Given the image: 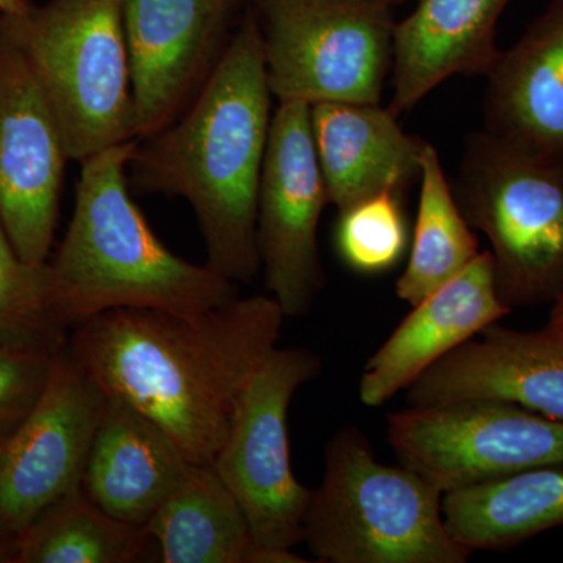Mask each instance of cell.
Here are the masks:
<instances>
[{"label": "cell", "instance_id": "obj_1", "mask_svg": "<svg viewBox=\"0 0 563 563\" xmlns=\"http://www.w3.org/2000/svg\"><path fill=\"white\" fill-rule=\"evenodd\" d=\"M284 320L262 295L201 313L118 309L70 329L65 347L107 395L158 422L192 463L210 465Z\"/></svg>", "mask_w": 563, "mask_h": 563}, {"label": "cell", "instance_id": "obj_2", "mask_svg": "<svg viewBox=\"0 0 563 563\" xmlns=\"http://www.w3.org/2000/svg\"><path fill=\"white\" fill-rule=\"evenodd\" d=\"M272 98L261 29L247 14L184 114L136 141L129 162L140 191L191 203L206 265L235 284H247L261 269L257 198Z\"/></svg>", "mask_w": 563, "mask_h": 563}, {"label": "cell", "instance_id": "obj_3", "mask_svg": "<svg viewBox=\"0 0 563 563\" xmlns=\"http://www.w3.org/2000/svg\"><path fill=\"white\" fill-rule=\"evenodd\" d=\"M136 140L81 162L76 207L49 269L52 320L63 331L118 309L201 313L239 296L235 282L192 265L155 236L125 172Z\"/></svg>", "mask_w": 563, "mask_h": 563}, {"label": "cell", "instance_id": "obj_4", "mask_svg": "<svg viewBox=\"0 0 563 563\" xmlns=\"http://www.w3.org/2000/svg\"><path fill=\"white\" fill-rule=\"evenodd\" d=\"M443 493L407 466L385 465L361 429L324 450L302 543L322 563H466L473 551L448 531Z\"/></svg>", "mask_w": 563, "mask_h": 563}, {"label": "cell", "instance_id": "obj_5", "mask_svg": "<svg viewBox=\"0 0 563 563\" xmlns=\"http://www.w3.org/2000/svg\"><path fill=\"white\" fill-rule=\"evenodd\" d=\"M463 218L492 244L504 306L563 296V158L507 143L487 131L463 144L451 181Z\"/></svg>", "mask_w": 563, "mask_h": 563}, {"label": "cell", "instance_id": "obj_6", "mask_svg": "<svg viewBox=\"0 0 563 563\" xmlns=\"http://www.w3.org/2000/svg\"><path fill=\"white\" fill-rule=\"evenodd\" d=\"M60 121L70 161L136 140L122 0H52L3 16Z\"/></svg>", "mask_w": 563, "mask_h": 563}, {"label": "cell", "instance_id": "obj_7", "mask_svg": "<svg viewBox=\"0 0 563 563\" xmlns=\"http://www.w3.org/2000/svg\"><path fill=\"white\" fill-rule=\"evenodd\" d=\"M277 102L380 103L395 57L387 0H254Z\"/></svg>", "mask_w": 563, "mask_h": 563}, {"label": "cell", "instance_id": "obj_8", "mask_svg": "<svg viewBox=\"0 0 563 563\" xmlns=\"http://www.w3.org/2000/svg\"><path fill=\"white\" fill-rule=\"evenodd\" d=\"M321 368L306 347H274L252 374L210 463L239 499L252 547L292 550L302 543L312 490L292 473L288 412L295 393Z\"/></svg>", "mask_w": 563, "mask_h": 563}, {"label": "cell", "instance_id": "obj_9", "mask_svg": "<svg viewBox=\"0 0 563 563\" xmlns=\"http://www.w3.org/2000/svg\"><path fill=\"white\" fill-rule=\"evenodd\" d=\"M387 442L443 495L563 463L562 421L496 399L409 406L388 415Z\"/></svg>", "mask_w": 563, "mask_h": 563}, {"label": "cell", "instance_id": "obj_10", "mask_svg": "<svg viewBox=\"0 0 563 563\" xmlns=\"http://www.w3.org/2000/svg\"><path fill=\"white\" fill-rule=\"evenodd\" d=\"M328 192L306 102L273 113L257 198V251L269 296L285 318L312 310L325 285L318 224Z\"/></svg>", "mask_w": 563, "mask_h": 563}, {"label": "cell", "instance_id": "obj_11", "mask_svg": "<svg viewBox=\"0 0 563 563\" xmlns=\"http://www.w3.org/2000/svg\"><path fill=\"white\" fill-rule=\"evenodd\" d=\"M106 404L107 393L63 346L31 413L0 444V536L18 540L51 504L80 487Z\"/></svg>", "mask_w": 563, "mask_h": 563}, {"label": "cell", "instance_id": "obj_12", "mask_svg": "<svg viewBox=\"0 0 563 563\" xmlns=\"http://www.w3.org/2000/svg\"><path fill=\"white\" fill-rule=\"evenodd\" d=\"M68 161L49 96L20 47L0 31V224L31 265L49 258Z\"/></svg>", "mask_w": 563, "mask_h": 563}, {"label": "cell", "instance_id": "obj_13", "mask_svg": "<svg viewBox=\"0 0 563 563\" xmlns=\"http://www.w3.org/2000/svg\"><path fill=\"white\" fill-rule=\"evenodd\" d=\"M235 0H122L136 140L172 124L217 65Z\"/></svg>", "mask_w": 563, "mask_h": 563}, {"label": "cell", "instance_id": "obj_14", "mask_svg": "<svg viewBox=\"0 0 563 563\" xmlns=\"http://www.w3.org/2000/svg\"><path fill=\"white\" fill-rule=\"evenodd\" d=\"M406 391L409 406L496 399L563 422V332L488 325Z\"/></svg>", "mask_w": 563, "mask_h": 563}, {"label": "cell", "instance_id": "obj_15", "mask_svg": "<svg viewBox=\"0 0 563 563\" xmlns=\"http://www.w3.org/2000/svg\"><path fill=\"white\" fill-rule=\"evenodd\" d=\"M512 312L496 290L490 251L412 307L369 361L358 384L366 407H383L426 369Z\"/></svg>", "mask_w": 563, "mask_h": 563}, {"label": "cell", "instance_id": "obj_16", "mask_svg": "<svg viewBox=\"0 0 563 563\" xmlns=\"http://www.w3.org/2000/svg\"><path fill=\"white\" fill-rule=\"evenodd\" d=\"M310 124L329 203L343 211L380 195H404L420 181L426 141L404 132L380 103L320 102Z\"/></svg>", "mask_w": 563, "mask_h": 563}, {"label": "cell", "instance_id": "obj_17", "mask_svg": "<svg viewBox=\"0 0 563 563\" xmlns=\"http://www.w3.org/2000/svg\"><path fill=\"white\" fill-rule=\"evenodd\" d=\"M485 77L484 131L563 158V0H551Z\"/></svg>", "mask_w": 563, "mask_h": 563}, {"label": "cell", "instance_id": "obj_18", "mask_svg": "<svg viewBox=\"0 0 563 563\" xmlns=\"http://www.w3.org/2000/svg\"><path fill=\"white\" fill-rule=\"evenodd\" d=\"M191 463L158 422L107 395L81 487L111 517L144 528Z\"/></svg>", "mask_w": 563, "mask_h": 563}, {"label": "cell", "instance_id": "obj_19", "mask_svg": "<svg viewBox=\"0 0 563 563\" xmlns=\"http://www.w3.org/2000/svg\"><path fill=\"white\" fill-rule=\"evenodd\" d=\"M509 2L418 0L396 24L388 109L401 117L451 77L487 76L501 55L496 25Z\"/></svg>", "mask_w": 563, "mask_h": 563}, {"label": "cell", "instance_id": "obj_20", "mask_svg": "<svg viewBox=\"0 0 563 563\" xmlns=\"http://www.w3.org/2000/svg\"><path fill=\"white\" fill-rule=\"evenodd\" d=\"M448 531L468 550H504L563 525V463L443 495Z\"/></svg>", "mask_w": 563, "mask_h": 563}, {"label": "cell", "instance_id": "obj_21", "mask_svg": "<svg viewBox=\"0 0 563 563\" xmlns=\"http://www.w3.org/2000/svg\"><path fill=\"white\" fill-rule=\"evenodd\" d=\"M163 563H246L250 525L211 465L191 463L144 526Z\"/></svg>", "mask_w": 563, "mask_h": 563}, {"label": "cell", "instance_id": "obj_22", "mask_svg": "<svg viewBox=\"0 0 563 563\" xmlns=\"http://www.w3.org/2000/svg\"><path fill=\"white\" fill-rule=\"evenodd\" d=\"M479 254L476 233L455 201L439 152L426 141L412 251L396 282V296L417 306L465 272Z\"/></svg>", "mask_w": 563, "mask_h": 563}, {"label": "cell", "instance_id": "obj_23", "mask_svg": "<svg viewBox=\"0 0 563 563\" xmlns=\"http://www.w3.org/2000/svg\"><path fill=\"white\" fill-rule=\"evenodd\" d=\"M154 548L146 528L111 517L80 485L18 537L16 563H135Z\"/></svg>", "mask_w": 563, "mask_h": 563}, {"label": "cell", "instance_id": "obj_24", "mask_svg": "<svg viewBox=\"0 0 563 563\" xmlns=\"http://www.w3.org/2000/svg\"><path fill=\"white\" fill-rule=\"evenodd\" d=\"M66 340L68 332L52 320L47 263L22 261L0 224V343L63 346Z\"/></svg>", "mask_w": 563, "mask_h": 563}, {"label": "cell", "instance_id": "obj_25", "mask_svg": "<svg viewBox=\"0 0 563 563\" xmlns=\"http://www.w3.org/2000/svg\"><path fill=\"white\" fill-rule=\"evenodd\" d=\"M335 244L340 257L354 272L377 274L391 269L407 247L401 195L380 192L339 211Z\"/></svg>", "mask_w": 563, "mask_h": 563}, {"label": "cell", "instance_id": "obj_26", "mask_svg": "<svg viewBox=\"0 0 563 563\" xmlns=\"http://www.w3.org/2000/svg\"><path fill=\"white\" fill-rule=\"evenodd\" d=\"M63 346L0 343V444L5 443L31 413L49 379L55 354Z\"/></svg>", "mask_w": 563, "mask_h": 563}, {"label": "cell", "instance_id": "obj_27", "mask_svg": "<svg viewBox=\"0 0 563 563\" xmlns=\"http://www.w3.org/2000/svg\"><path fill=\"white\" fill-rule=\"evenodd\" d=\"M18 540L0 536V563H16Z\"/></svg>", "mask_w": 563, "mask_h": 563}, {"label": "cell", "instance_id": "obj_28", "mask_svg": "<svg viewBox=\"0 0 563 563\" xmlns=\"http://www.w3.org/2000/svg\"><path fill=\"white\" fill-rule=\"evenodd\" d=\"M548 325L555 329V331L563 332V296L553 303V309H551L550 322H548Z\"/></svg>", "mask_w": 563, "mask_h": 563}, {"label": "cell", "instance_id": "obj_29", "mask_svg": "<svg viewBox=\"0 0 563 563\" xmlns=\"http://www.w3.org/2000/svg\"><path fill=\"white\" fill-rule=\"evenodd\" d=\"M25 9H27V5L22 0H0V13L3 16H14V14H20Z\"/></svg>", "mask_w": 563, "mask_h": 563}, {"label": "cell", "instance_id": "obj_30", "mask_svg": "<svg viewBox=\"0 0 563 563\" xmlns=\"http://www.w3.org/2000/svg\"><path fill=\"white\" fill-rule=\"evenodd\" d=\"M387 2H390V3H401V2H406V0H387Z\"/></svg>", "mask_w": 563, "mask_h": 563}]
</instances>
